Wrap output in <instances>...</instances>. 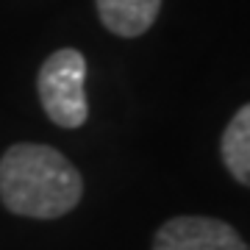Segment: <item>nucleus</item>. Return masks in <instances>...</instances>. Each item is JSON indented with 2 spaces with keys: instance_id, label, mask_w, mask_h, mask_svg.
<instances>
[{
  "instance_id": "2",
  "label": "nucleus",
  "mask_w": 250,
  "mask_h": 250,
  "mask_svg": "<svg viewBox=\"0 0 250 250\" xmlns=\"http://www.w3.org/2000/svg\"><path fill=\"white\" fill-rule=\"evenodd\" d=\"M36 92L45 114L62 128H81L89 117L86 106V59L75 47H62L39 67Z\"/></svg>"
},
{
  "instance_id": "3",
  "label": "nucleus",
  "mask_w": 250,
  "mask_h": 250,
  "mask_svg": "<svg viewBox=\"0 0 250 250\" xmlns=\"http://www.w3.org/2000/svg\"><path fill=\"white\" fill-rule=\"evenodd\" d=\"M153 250H250L236 228L214 217H172L153 236Z\"/></svg>"
},
{
  "instance_id": "4",
  "label": "nucleus",
  "mask_w": 250,
  "mask_h": 250,
  "mask_svg": "<svg viewBox=\"0 0 250 250\" xmlns=\"http://www.w3.org/2000/svg\"><path fill=\"white\" fill-rule=\"evenodd\" d=\"M100 22L117 36L134 39L156 22L161 0H95Z\"/></svg>"
},
{
  "instance_id": "5",
  "label": "nucleus",
  "mask_w": 250,
  "mask_h": 250,
  "mask_svg": "<svg viewBox=\"0 0 250 250\" xmlns=\"http://www.w3.org/2000/svg\"><path fill=\"white\" fill-rule=\"evenodd\" d=\"M220 153H223L228 172L239 184L250 187V103L231 117L220 142Z\"/></svg>"
},
{
  "instance_id": "1",
  "label": "nucleus",
  "mask_w": 250,
  "mask_h": 250,
  "mask_svg": "<svg viewBox=\"0 0 250 250\" xmlns=\"http://www.w3.org/2000/svg\"><path fill=\"white\" fill-rule=\"evenodd\" d=\"M81 172L50 145L20 142L0 159V200L11 214L56 220L78 206Z\"/></svg>"
}]
</instances>
